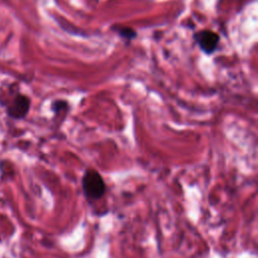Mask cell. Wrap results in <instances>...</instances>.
<instances>
[{"instance_id":"6da1fadb","label":"cell","mask_w":258,"mask_h":258,"mask_svg":"<svg viewBox=\"0 0 258 258\" xmlns=\"http://www.w3.org/2000/svg\"><path fill=\"white\" fill-rule=\"evenodd\" d=\"M82 189L89 202H96L106 192V183L100 172L94 168H87L82 176Z\"/></svg>"},{"instance_id":"7a4b0ae2","label":"cell","mask_w":258,"mask_h":258,"mask_svg":"<svg viewBox=\"0 0 258 258\" xmlns=\"http://www.w3.org/2000/svg\"><path fill=\"white\" fill-rule=\"evenodd\" d=\"M194 38L199 44L202 51L206 54H212L217 49L220 40L219 34L209 29L198 31L194 35Z\"/></svg>"},{"instance_id":"3957f363","label":"cell","mask_w":258,"mask_h":258,"mask_svg":"<svg viewBox=\"0 0 258 258\" xmlns=\"http://www.w3.org/2000/svg\"><path fill=\"white\" fill-rule=\"evenodd\" d=\"M30 108V99L22 94H17L6 108L7 115L12 119L24 118Z\"/></svg>"},{"instance_id":"277c9868","label":"cell","mask_w":258,"mask_h":258,"mask_svg":"<svg viewBox=\"0 0 258 258\" xmlns=\"http://www.w3.org/2000/svg\"><path fill=\"white\" fill-rule=\"evenodd\" d=\"M117 32L120 36H122L123 38H125L127 40H131L136 36L135 30H133L130 27H119L117 29Z\"/></svg>"}]
</instances>
